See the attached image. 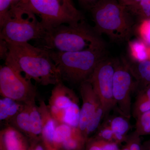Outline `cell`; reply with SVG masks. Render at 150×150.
I'll list each match as a JSON object with an SVG mask.
<instances>
[{
    "label": "cell",
    "instance_id": "6da1fadb",
    "mask_svg": "<svg viewBox=\"0 0 150 150\" xmlns=\"http://www.w3.org/2000/svg\"><path fill=\"white\" fill-rule=\"evenodd\" d=\"M7 43L8 52L5 64L20 73L28 79L40 85H54L63 81L59 69L48 54L42 47H35L28 42Z\"/></svg>",
    "mask_w": 150,
    "mask_h": 150
},
{
    "label": "cell",
    "instance_id": "7a4b0ae2",
    "mask_svg": "<svg viewBox=\"0 0 150 150\" xmlns=\"http://www.w3.org/2000/svg\"><path fill=\"white\" fill-rule=\"evenodd\" d=\"M99 35L85 20L73 24H62L46 30L40 47L60 52H75L106 48Z\"/></svg>",
    "mask_w": 150,
    "mask_h": 150
},
{
    "label": "cell",
    "instance_id": "3957f363",
    "mask_svg": "<svg viewBox=\"0 0 150 150\" xmlns=\"http://www.w3.org/2000/svg\"><path fill=\"white\" fill-rule=\"evenodd\" d=\"M94 30L116 43L129 41L132 36L134 18L118 0H100L90 10Z\"/></svg>",
    "mask_w": 150,
    "mask_h": 150
},
{
    "label": "cell",
    "instance_id": "277c9868",
    "mask_svg": "<svg viewBox=\"0 0 150 150\" xmlns=\"http://www.w3.org/2000/svg\"><path fill=\"white\" fill-rule=\"evenodd\" d=\"M47 50L62 81L79 85L88 80L98 64L106 57V48L75 52Z\"/></svg>",
    "mask_w": 150,
    "mask_h": 150
},
{
    "label": "cell",
    "instance_id": "5b68a950",
    "mask_svg": "<svg viewBox=\"0 0 150 150\" xmlns=\"http://www.w3.org/2000/svg\"><path fill=\"white\" fill-rule=\"evenodd\" d=\"M35 16L15 0L1 27V40L15 43L41 40L46 30Z\"/></svg>",
    "mask_w": 150,
    "mask_h": 150
},
{
    "label": "cell",
    "instance_id": "8992f818",
    "mask_svg": "<svg viewBox=\"0 0 150 150\" xmlns=\"http://www.w3.org/2000/svg\"><path fill=\"white\" fill-rule=\"evenodd\" d=\"M23 7L38 16L46 30L62 24H73L85 20L75 15L59 0H15Z\"/></svg>",
    "mask_w": 150,
    "mask_h": 150
},
{
    "label": "cell",
    "instance_id": "52a82bcc",
    "mask_svg": "<svg viewBox=\"0 0 150 150\" xmlns=\"http://www.w3.org/2000/svg\"><path fill=\"white\" fill-rule=\"evenodd\" d=\"M10 65L5 64L0 68V93L7 97L23 104L35 100L36 88L31 80Z\"/></svg>",
    "mask_w": 150,
    "mask_h": 150
},
{
    "label": "cell",
    "instance_id": "ba28073f",
    "mask_svg": "<svg viewBox=\"0 0 150 150\" xmlns=\"http://www.w3.org/2000/svg\"><path fill=\"white\" fill-rule=\"evenodd\" d=\"M115 69V59L106 56L98 64L88 80L101 102L104 119L107 118L110 112L115 108L112 90Z\"/></svg>",
    "mask_w": 150,
    "mask_h": 150
},
{
    "label": "cell",
    "instance_id": "9c48e42d",
    "mask_svg": "<svg viewBox=\"0 0 150 150\" xmlns=\"http://www.w3.org/2000/svg\"><path fill=\"white\" fill-rule=\"evenodd\" d=\"M113 96L120 115L130 119L132 116L131 95L136 91L137 83L122 58L115 59Z\"/></svg>",
    "mask_w": 150,
    "mask_h": 150
},
{
    "label": "cell",
    "instance_id": "30bf717a",
    "mask_svg": "<svg viewBox=\"0 0 150 150\" xmlns=\"http://www.w3.org/2000/svg\"><path fill=\"white\" fill-rule=\"evenodd\" d=\"M79 89L82 99V105L80 109L78 128L85 138L86 129L89 123L98 108L102 105L89 81L82 83L79 85Z\"/></svg>",
    "mask_w": 150,
    "mask_h": 150
},
{
    "label": "cell",
    "instance_id": "8fae6325",
    "mask_svg": "<svg viewBox=\"0 0 150 150\" xmlns=\"http://www.w3.org/2000/svg\"><path fill=\"white\" fill-rule=\"evenodd\" d=\"M78 101L74 91L62 81L55 85L52 89L49 105L65 110L74 103H78Z\"/></svg>",
    "mask_w": 150,
    "mask_h": 150
},
{
    "label": "cell",
    "instance_id": "7c38bea8",
    "mask_svg": "<svg viewBox=\"0 0 150 150\" xmlns=\"http://www.w3.org/2000/svg\"><path fill=\"white\" fill-rule=\"evenodd\" d=\"M137 83V92L150 86V60L137 62L122 57Z\"/></svg>",
    "mask_w": 150,
    "mask_h": 150
},
{
    "label": "cell",
    "instance_id": "4fadbf2b",
    "mask_svg": "<svg viewBox=\"0 0 150 150\" xmlns=\"http://www.w3.org/2000/svg\"><path fill=\"white\" fill-rule=\"evenodd\" d=\"M1 141L3 150H27L24 134L10 125L1 130Z\"/></svg>",
    "mask_w": 150,
    "mask_h": 150
},
{
    "label": "cell",
    "instance_id": "5bb4252c",
    "mask_svg": "<svg viewBox=\"0 0 150 150\" xmlns=\"http://www.w3.org/2000/svg\"><path fill=\"white\" fill-rule=\"evenodd\" d=\"M38 108L42 119V137L48 145L53 144L54 133L59 123L53 118L48 105L43 100H40Z\"/></svg>",
    "mask_w": 150,
    "mask_h": 150
},
{
    "label": "cell",
    "instance_id": "9a60e30c",
    "mask_svg": "<svg viewBox=\"0 0 150 150\" xmlns=\"http://www.w3.org/2000/svg\"><path fill=\"white\" fill-rule=\"evenodd\" d=\"M129 120V118L121 115L109 118L108 117L104 120L113 132L114 141L118 144L126 141L127 134L131 127Z\"/></svg>",
    "mask_w": 150,
    "mask_h": 150
},
{
    "label": "cell",
    "instance_id": "2e32d148",
    "mask_svg": "<svg viewBox=\"0 0 150 150\" xmlns=\"http://www.w3.org/2000/svg\"><path fill=\"white\" fill-rule=\"evenodd\" d=\"M30 103L24 104L23 108L6 125L13 126L22 134L31 138L30 117Z\"/></svg>",
    "mask_w": 150,
    "mask_h": 150
},
{
    "label": "cell",
    "instance_id": "e0dca14e",
    "mask_svg": "<svg viewBox=\"0 0 150 150\" xmlns=\"http://www.w3.org/2000/svg\"><path fill=\"white\" fill-rule=\"evenodd\" d=\"M24 104L11 98L3 97L0 99V120L6 124L23 108Z\"/></svg>",
    "mask_w": 150,
    "mask_h": 150
},
{
    "label": "cell",
    "instance_id": "ac0fdd59",
    "mask_svg": "<svg viewBox=\"0 0 150 150\" xmlns=\"http://www.w3.org/2000/svg\"><path fill=\"white\" fill-rule=\"evenodd\" d=\"M129 54L132 61L140 62L149 59V47L141 39L128 41Z\"/></svg>",
    "mask_w": 150,
    "mask_h": 150
},
{
    "label": "cell",
    "instance_id": "d6986e66",
    "mask_svg": "<svg viewBox=\"0 0 150 150\" xmlns=\"http://www.w3.org/2000/svg\"><path fill=\"white\" fill-rule=\"evenodd\" d=\"M30 117L31 138L37 139L39 136H42V123L41 115L35 100L30 104Z\"/></svg>",
    "mask_w": 150,
    "mask_h": 150
},
{
    "label": "cell",
    "instance_id": "ffe728a7",
    "mask_svg": "<svg viewBox=\"0 0 150 150\" xmlns=\"http://www.w3.org/2000/svg\"><path fill=\"white\" fill-rule=\"evenodd\" d=\"M126 7L132 16L140 22L150 18V0H141L136 4Z\"/></svg>",
    "mask_w": 150,
    "mask_h": 150
},
{
    "label": "cell",
    "instance_id": "44dd1931",
    "mask_svg": "<svg viewBox=\"0 0 150 150\" xmlns=\"http://www.w3.org/2000/svg\"><path fill=\"white\" fill-rule=\"evenodd\" d=\"M77 128L72 127L66 123H59L54 133L53 144L60 146L63 142L72 136Z\"/></svg>",
    "mask_w": 150,
    "mask_h": 150
},
{
    "label": "cell",
    "instance_id": "7402d4cb",
    "mask_svg": "<svg viewBox=\"0 0 150 150\" xmlns=\"http://www.w3.org/2000/svg\"><path fill=\"white\" fill-rule=\"evenodd\" d=\"M86 142V150H121L118 143L107 142L96 137L89 138Z\"/></svg>",
    "mask_w": 150,
    "mask_h": 150
},
{
    "label": "cell",
    "instance_id": "603a6c76",
    "mask_svg": "<svg viewBox=\"0 0 150 150\" xmlns=\"http://www.w3.org/2000/svg\"><path fill=\"white\" fill-rule=\"evenodd\" d=\"M80 109L78 103H75L65 110L64 123L73 127H79Z\"/></svg>",
    "mask_w": 150,
    "mask_h": 150
},
{
    "label": "cell",
    "instance_id": "cb8c5ba5",
    "mask_svg": "<svg viewBox=\"0 0 150 150\" xmlns=\"http://www.w3.org/2000/svg\"><path fill=\"white\" fill-rule=\"evenodd\" d=\"M136 130L140 136L150 135V110L136 118Z\"/></svg>",
    "mask_w": 150,
    "mask_h": 150
},
{
    "label": "cell",
    "instance_id": "d4e9b609",
    "mask_svg": "<svg viewBox=\"0 0 150 150\" xmlns=\"http://www.w3.org/2000/svg\"><path fill=\"white\" fill-rule=\"evenodd\" d=\"M150 110V100L140 94L137 93L132 109V116L136 119L140 115Z\"/></svg>",
    "mask_w": 150,
    "mask_h": 150
},
{
    "label": "cell",
    "instance_id": "484cf974",
    "mask_svg": "<svg viewBox=\"0 0 150 150\" xmlns=\"http://www.w3.org/2000/svg\"><path fill=\"white\" fill-rule=\"evenodd\" d=\"M95 137L98 139L107 141L115 142L113 132L105 121H103L96 131Z\"/></svg>",
    "mask_w": 150,
    "mask_h": 150
},
{
    "label": "cell",
    "instance_id": "4316f807",
    "mask_svg": "<svg viewBox=\"0 0 150 150\" xmlns=\"http://www.w3.org/2000/svg\"><path fill=\"white\" fill-rule=\"evenodd\" d=\"M138 33L141 40L150 47V18L141 21L138 28Z\"/></svg>",
    "mask_w": 150,
    "mask_h": 150
},
{
    "label": "cell",
    "instance_id": "83f0119b",
    "mask_svg": "<svg viewBox=\"0 0 150 150\" xmlns=\"http://www.w3.org/2000/svg\"><path fill=\"white\" fill-rule=\"evenodd\" d=\"M140 136L136 131L128 136L126 140V146L129 150H142Z\"/></svg>",
    "mask_w": 150,
    "mask_h": 150
},
{
    "label": "cell",
    "instance_id": "f1b7e54d",
    "mask_svg": "<svg viewBox=\"0 0 150 150\" xmlns=\"http://www.w3.org/2000/svg\"><path fill=\"white\" fill-rule=\"evenodd\" d=\"M15 0H0V26L2 25Z\"/></svg>",
    "mask_w": 150,
    "mask_h": 150
},
{
    "label": "cell",
    "instance_id": "f546056e",
    "mask_svg": "<svg viewBox=\"0 0 150 150\" xmlns=\"http://www.w3.org/2000/svg\"><path fill=\"white\" fill-rule=\"evenodd\" d=\"M59 1L67 9L71 12L72 13L77 16L84 18L81 12L75 7L72 0H59Z\"/></svg>",
    "mask_w": 150,
    "mask_h": 150
},
{
    "label": "cell",
    "instance_id": "4dcf8cb0",
    "mask_svg": "<svg viewBox=\"0 0 150 150\" xmlns=\"http://www.w3.org/2000/svg\"><path fill=\"white\" fill-rule=\"evenodd\" d=\"M81 6L86 10L90 11L100 0H78Z\"/></svg>",
    "mask_w": 150,
    "mask_h": 150
},
{
    "label": "cell",
    "instance_id": "1f68e13d",
    "mask_svg": "<svg viewBox=\"0 0 150 150\" xmlns=\"http://www.w3.org/2000/svg\"><path fill=\"white\" fill-rule=\"evenodd\" d=\"M137 93L140 94L150 100V86L138 91Z\"/></svg>",
    "mask_w": 150,
    "mask_h": 150
},
{
    "label": "cell",
    "instance_id": "d6a6232c",
    "mask_svg": "<svg viewBox=\"0 0 150 150\" xmlns=\"http://www.w3.org/2000/svg\"><path fill=\"white\" fill-rule=\"evenodd\" d=\"M120 4L125 6L132 5L139 2L141 0H118Z\"/></svg>",
    "mask_w": 150,
    "mask_h": 150
},
{
    "label": "cell",
    "instance_id": "836d02e7",
    "mask_svg": "<svg viewBox=\"0 0 150 150\" xmlns=\"http://www.w3.org/2000/svg\"><path fill=\"white\" fill-rule=\"evenodd\" d=\"M142 150H150V139L142 145Z\"/></svg>",
    "mask_w": 150,
    "mask_h": 150
},
{
    "label": "cell",
    "instance_id": "e575fe53",
    "mask_svg": "<svg viewBox=\"0 0 150 150\" xmlns=\"http://www.w3.org/2000/svg\"><path fill=\"white\" fill-rule=\"evenodd\" d=\"M30 150H45L43 147L40 145H37L34 146V147L30 149Z\"/></svg>",
    "mask_w": 150,
    "mask_h": 150
},
{
    "label": "cell",
    "instance_id": "d590c367",
    "mask_svg": "<svg viewBox=\"0 0 150 150\" xmlns=\"http://www.w3.org/2000/svg\"><path fill=\"white\" fill-rule=\"evenodd\" d=\"M121 150H129V148H128V147L126 146V145L123 148V149H121Z\"/></svg>",
    "mask_w": 150,
    "mask_h": 150
},
{
    "label": "cell",
    "instance_id": "8d00e7d4",
    "mask_svg": "<svg viewBox=\"0 0 150 150\" xmlns=\"http://www.w3.org/2000/svg\"><path fill=\"white\" fill-rule=\"evenodd\" d=\"M149 60H150V47H149Z\"/></svg>",
    "mask_w": 150,
    "mask_h": 150
}]
</instances>
